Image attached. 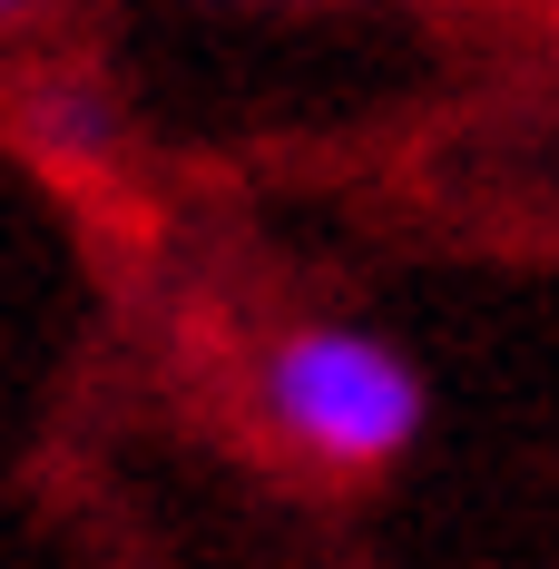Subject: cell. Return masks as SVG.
<instances>
[{"mask_svg": "<svg viewBox=\"0 0 559 569\" xmlns=\"http://www.w3.org/2000/svg\"><path fill=\"white\" fill-rule=\"evenodd\" d=\"M217 10H305V0H217Z\"/></svg>", "mask_w": 559, "mask_h": 569, "instance_id": "4", "label": "cell"}, {"mask_svg": "<svg viewBox=\"0 0 559 569\" xmlns=\"http://www.w3.org/2000/svg\"><path fill=\"white\" fill-rule=\"evenodd\" d=\"M0 118L50 177H109L128 158V99L109 89L99 59H30L10 79Z\"/></svg>", "mask_w": 559, "mask_h": 569, "instance_id": "2", "label": "cell"}, {"mask_svg": "<svg viewBox=\"0 0 559 569\" xmlns=\"http://www.w3.org/2000/svg\"><path fill=\"white\" fill-rule=\"evenodd\" d=\"M59 10H69V0H0V40H10V30H40Z\"/></svg>", "mask_w": 559, "mask_h": 569, "instance_id": "3", "label": "cell"}, {"mask_svg": "<svg viewBox=\"0 0 559 569\" xmlns=\"http://www.w3.org/2000/svg\"><path fill=\"white\" fill-rule=\"evenodd\" d=\"M246 432L305 481H383L432 432V373L373 325L305 315L246 353Z\"/></svg>", "mask_w": 559, "mask_h": 569, "instance_id": "1", "label": "cell"}]
</instances>
